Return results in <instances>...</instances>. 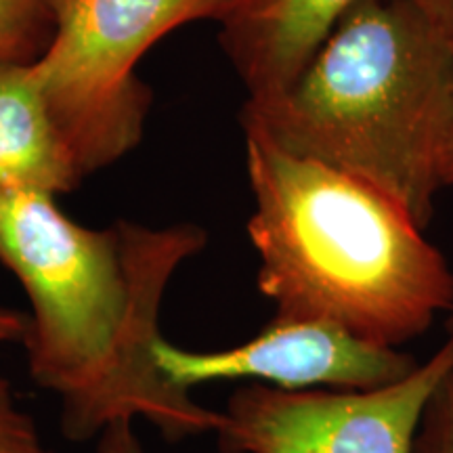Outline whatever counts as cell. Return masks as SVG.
I'll return each mask as SVG.
<instances>
[{"mask_svg":"<svg viewBox=\"0 0 453 453\" xmlns=\"http://www.w3.org/2000/svg\"><path fill=\"white\" fill-rule=\"evenodd\" d=\"M206 242V231L189 223L88 229L49 191H0V263L32 304L24 338L30 373L59 396L67 437L90 439L134 416L168 439L217 433L220 413L174 387L156 359L164 292Z\"/></svg>","mask_w":453,"mask_h":453,"instance_id":"1","label":"cell"},{"mask_svg":"<svg viewBox=\"0 0 453 453\" xmlns=\"http://www.w3.org/2000/svg\"><path fill=\"white\" fill-rule=\"evenodd\" d=\"M254 196L248 235L273 319H324L384 347L453 311V271L380 187L288 154L243 128Z\"/></svg>","mask_w":453,"mask_h":453,"instance_id":"2","label":"cell"},{"mask_svg":"<svg viewBox=\"0 0 453 453\" xmlns=\"http://www.w3.org/2000/svg\"><path fill=\"white\" fill-rule=\"evenodd\" d=\"M453 38L416 0H364L281 93L246 101L242 127L288 154L380 187L422 226L434 214Z\"/></svg>","mask_w":453,"mask_h":453,"instance_id":"3","label":"cell"},{"mask_svg":"<svg viewBox=\"0 0 453 453\" xmlns=\"http://www.w3.org/2000/svg\"><path fill=\"white\" fill-rule=\"evenodd\" d=\"M229 0H65L34 67L50 122L84 177L143 137L151 90L137 76L147 50L191 21H219Z\"/></svg>","mask_w":453,"mask_h":453,"instance_id":"4","label":"cell"},{"mask_svg":"<svg viewBox=\"0 0 453 453\" xmlns=\"http://www.w3.org/2000/svg\"><path fill=\"white\" fill-rule=\"evenodd\" d=\"M453 367L441 347L403 380L376 390H281L252 384L231 395L217 428L223 451L413 453L430 393Z\"/></svg>","mask_w":453,"mask_h":453,"instance_id":"5","label":"cell"},{"mask_svg":"<svg viewBox=\"0 0 453 453\" xmlns=\"http://www.w3.org/2000/svg\"><path fill=\"white\" fill-rule=\"evenodd\" d=\"M156 359L183 390L226 378H257L281 390H376L418 367L396 347L370 342L324 319H273L250 342L212 353L177 349L162 338Z\"/></svg>","mask_w":453,"mask_h":453,"instance_id":"6","label":"cell"},{"mask_svg":"<svg viewBox=\"0 0 453 453\" xmlns=\"http://www.w3.org/2000/svg\"><path fill=\"white\" fill-rule=\"evenodd\" d=\"M364 0H229L219 41L248 90L263 101L286 90L340 19Z\"/></svg>","mask_w":453,"mask_h":453,"instance_id":"7","label":"cell"},{"mask_svg":"<svg viewBox=\"0 0 453 453\" xmlns=\"http://www.w3.org/2000/svg\"><path fill=\"white\" fill-rule=\"evenodd\" d=\"M82 179L50 122L32 64H0V191L41 189L57 196Z\"/></svg>","mask_w":453,"mask_h":453,"instance_id":"8","label":"cell"},{"mask_svg":"<svg viewBox=\"0 0 453 453\" xmlns=\"http://www.w3.org/2000/svg\"><path fill=\"white\" fill-rule=\"evenodd\" d=\"M65 0H0V64H36L57 32Z\"/></svg>","mask_w":453,"mask_h":453,"instance_id":"9","label":"cell"},{"mask_svg":"<svg viewBox=\"0 0 453 453\" xmlns=\"http://www.w3.org/2000/svg\"><path fill=\"white\" fill-rule=\"evenodd\" d=\"M413 453H453V367L424 405Z\"/></svg>","mask_w":453,"mask_h":453,"instance_id":"10","label":"cell"},{"mask_svg":"<svg viewBox=\"0 0 453 453\" xmlns=\"http://www.w3.org/2000/svg\"><path fill=\"white\" fill-rule=\"evenodd\" d=\"M0 453H53L42 443L36 424L17 407L9 382L0 376Z\"/></svg>","mask_w":453,"mask_h":453,"instance_id":"11","label":"cell"},{"mask_svg":"<svg viewBox=\"0 0 453 453\" xmlns=\"http://www.w3.org/2000/svg\"><path fill=\"white\" fill-rule=\"evenodd\" d=\"M97 453H143L128 418L113 420L99 433ZM237 453V451H223Z\"/></svg>","mask_w":453,"mask_h":453,"instance_id":"12","label":"cell"},{"mask_svg":"<svg viewBox=\"0 0 453 453\" xmlns=\"http://www.w3.org/2000/svg\"><path fill=\"white\" fill-rule=\"evenodd\" d=\"M27 332V317L19 311L0 307V342H24Z\"/></svg>","mask_w":453,"mask_h":453,"instance_id":"13","label":"cell"},{"mask_svg":"<svg viewBox=\"0 0 453 453\" xmlns=\"http://www.w3.org/2000/svg\"><path fill=\"white\" fill-rule=\"evenodd\" d=\"M416 4L447 36L453 38V0H416Z\"/></svg>","mask_w":453,"mask_h":453,"instance_id":"14","label":"cell"},{"mask_svg":"<svg viewBox=\"0 0 453 453\" xmlns=\"http://www.w3.org/2000/svg\"><path fill=\"white\" fill-rule=\"evenodd\" d=\"M441 185L453 187V84L449 99V116H447V128L443 139V150H441Z\"/></svg>","mask_w":453,"mask_h":453,"instance_id":"15","label":"cell"},{"mask_svg":"<svg viewBox=\"0 0 453 453\" xmlns=\"http://www.w3.org/2000/svg\"><path fill=\"white\" fill-rule=\"evenodd\" d=\"M445 332H447V338L443 342V347L449 350V353L453 355V311H449L447 313V321H445Z\"/></svg>","mask_w":453,"mask_h":453,"instance_id":"16","label":"cell"}]
</instances>
